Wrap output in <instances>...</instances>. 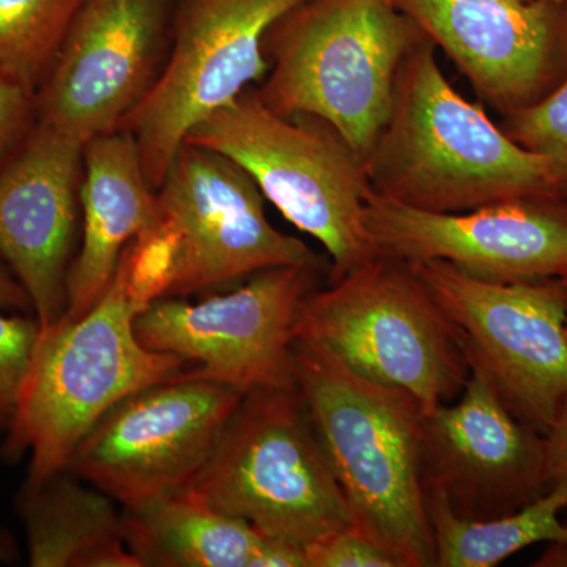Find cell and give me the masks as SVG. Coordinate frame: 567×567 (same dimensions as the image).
I'll return each instance as SVG.
<instances>
[{
    "instance_id": "1",
    "label": "cell",
    "mask_w": 567,
    "mask_h": 567,
    "mask_svg": "<svg viewBox=\"0 0 567 567\" xmlns=\"http://www.w3.org/2000/svg\"><path fill=\"white\" fill-rule=\"evenodd\" d=\"M435 50L424 35L399 71L393 106L365 162L377 196L439 213L566 197L554 163L518 145L465 100Z\"/></svg>"
},
{
    "instance_id": "2",
    "label": "cell",
    "mask_w": 567,
    "mask_h": 567,
    "mask_svg": "<svg viewBox=\"0 0 567 567\" xmlns=\"http://www.w3.org/2000/svg\"><path fill=\"white\" fill-rule=\"evenodd\" d=\"M297 386L352 514L353 527L399 567H434L423 480L420 404L354 374L316 346L293 342Z\"/></svg>"
},
{
    "instance_id": "3",
    "label": "cell",
    "mask_w": 567,
    "mask_h": 567,
    "mask_svg": "<svg viewBox=\"0 0 567 567\" xmlns=\"http://www.w3.org/2000/svg\"><path fill=\"white\" fill-rule=\"evenodd\" d=\"M144 309L132 279V245L99 303L80 320L41 330L2 457L29 456L24 484L65 472L89 431L123 399L166 382L186 361L141 344L134 320Z\"/></svg>"
},
{
    "instance_id": "4",
    "label": "cell",
    "mask_w": 567,
    "mask_h": 567,
    "mask_svg": "<svg viewBox=\"0 0 567 567\" xmlns=\"http://www.w3.org/2000/svg\"><path fill=\"white\" fill-rule=\"evenodd\" d=\"M423 37L394 0H306L265 33L257 93L276 114L328 123L365 164Z\"/></svg>"
},
{
    "instance_id": "5",
    "label": "cell",
    "mask_w": 567,
    "mask_h": 567,
    "mask_svg": "<svg viewBox=\"0 0 567 567\" xmlns=\"http://www.w3.org/2000/svg\"><path fill=\"white\" fill-rule=\"evenodd\" d=\"M244 167L287 221L330 259V281L379 256L365 224L374 189L341 134L309 115L276 114L256 87L205 117L185 137Z\"/></svg>"
},
{
    "instance_id": "6",
    "label": "cell",
    "mask_w": 567,
    "mask_h": 567,
    "mask_svg": "<svg viewBox=\"0 0 567 567\" xmlns=\"http://www.w3.org/2000/svg\"><path fill=\"white\" fill-rule=\"evenodd\" d=\"M371 382L405 391L425 413L464 390L470 364L453 323L412 265L377 256L312 290L293 327Z\"/></svg>"
},
{
    "instance_id": "7",
    "label": "cell",
    "mask_w": 567,
    "mask_h": 567,
    "mask_svg": "<svg viewBox=\"0 0 567 567\" xmlns=\"http://www.w3.org/2000/svg\"><path fill=\"white\" fill-rule=\"evenodd\" d=\"M189 488L215 509L303 550L353 527L298 388L245 394Z\"/></svg>"
},
{
    "instance_id": "8",
    "label": "cell",
    "mask_w": 567,
    "mask_h": 567,
    "mask_svg": "<svg viewBox=\"0 0 567 567\" xmlns=\"http://www.w3.org/2000/svg\"><path fill=\"white\" fill-rule=\"evenodd\" d=\"M264 199L244 167L183 142L156 189L155 230L169 251L162 298L215 292L270 268L330 271L315 249L268 221Z\"/></svg>"
},
{
    "instance_id": "9",
    "label": "cell",
    "mask_w": 567,
    "mask_h": 567,
    "mask_svg": "<svg viewBox=\"0 0 567 567\" xmlns=\"http://www.w3.org/2000/svg\"><path fill=\"white\" fill-rule=\"evenodd\" d=\"M410 265L453 323L470 368L487 377L518 420L546 435L567 402L563 279L495 282L442 260Z\"/></svg>"
},
{
    "instance_id": "10",
    "label": "cell",
    "mask_w": 567,
    "mask_h": 567,
    "mask_svg": "<svg viewBox=\"0 0 567 567\" xmlns=\"http://www.w3.org/2000/svg\"><path fill=\"white\" fill-rule=\"evenodd\" d=\"M306 0H175L173 41L158 81L118 132L136 141L153 189L197 123L262 82L268 29Z\"/></svg>"
},
{
    "instance_id": "11",
    "label": "cell",
    "mask_w": 567,
    "mask_h": 567,
    "mask_svg": "<svg viewBox=\"0 0 567 567\" xmlns=\"http://www.w3.org/2000/svg\"><path fill=\"white\" fill-rule=\"evenodd\" d=\"M244 395L178 374L137 391L93 425L66 472L126 511L182 494L212 457Z\"/></svg>"
},
{
    "instance_id": "12",
    "label": "cell",
    "mask_w": 567,
    "mask_h": 567,
    "mask_svg": "<svg viewBox=\"0 0 567 567\" xmlns=\"http://www.w3.org/2000/svg\"><path fill=\"white\" fill-rule=\"evenodd\" d=\"M322 274L309 267L270 268L234 292L199 303L162 298L142 309L134 330L148 350L196 364L178 372L186 379L212 380L244 394L292 390L298 388L295 320Z\"/></svg>"
},
{
    "instance_id": "13",
    "label": "cell",
    "mask_w": 567,
    "mask_h": 567,
    "mask_svg": "<svg viewBox=\"0 0 567 567\" xmlns=\"http://www.w3.org/2000/svg\"><path fill=\"white\" fill-rule=\"evenodd\" d=\"M174 10L175 0H85L35 93L37 121L81 145L118 132L162 74Z\"/></svg>"
},
{
    "instance_id": "14",
    "label": "cell",
    "mask_w": 567,
    "mask_h": 567,
    "mask_svg": "<svg viewBox=\"0 0 567 567\" xmlns=\"http://www.w3.org/2000/svg\"><path fill=\"white\" fill-rule=\"evenodd\" d=\"M379 256L402 262L442 260L495 282L567 275L565 197L516 199L475 210H420L372 194L365 213Z\"/></svg>"
},
{
    "instance_id": "15",
    "label": "cell",
    "mask_w": 567,
    "mask_h": 567,
    "mask_svg": "<svg viewBox=\"0 0 567 567\" xmlns=\"http://www.w3.org/2000/svg\"><path fill=\"white\" fill-rule=\"evenodd\" d=\"M425 494L464 518L516 513L550 488L546 435L518 420L487 377L470 368L464 390L423 417Z\"/></svg>"
},
{
    "instance_id": "16",
    "label": "cell",
    "mask_w": 567,
    "mask_h": 567,
    "mask_svg": "<svg viewBox=\"0 0 567 567\" xmlns=\"http://www.w3.org/2000/svg\"><path fill=\"white\" fill-rule=\"evenodd\" d=\"M82 174L84 145L39 121L0 171V256L41 330L65 315Z\"/></svg>"
},
{
    "instance_id": "17",
    "label": "cell",
    "mask_w": 567,
    "mask_h": 567,
    "mask_svg": "<svg viewBox=\"0 0 567 567\" xmlns=\"http://www.w3.org/2000/svg\"><path fill=\"white\" fill-rule=\"evenodd\" d=\"M473 87L513 114L539 100L567 33V3L546 0H394Z\"/></svg>"
},
{
    "instance_id": "18",
    "label": "cell",
    "mask_w": 567,
    "mask_h": 567,
    "mask_svg": "<svg viewBox=\"0 0 567 567\" xmlns=\"http://www.w3.org/2000/svg\"><path fill=\"white\" fill-rule=\"evenodd\" d=\"M81 215V244L70 265L62 317L71 322L99 303L126 248L158 223L156 192L128 132L103 134L84 145Z\"/></svg>"
},
{
    "instance_id": "19",
    "label": "cell",
    "mask_w": 567,
    "mask_h": 567,
    "mask_svg": "<svg viewBox=\"0 0 567 567\" xmlns=\"http://www.w3.org/2000/svg\"><path fill=\"white\" fill-rule=\"evenodd\" d=\"M123 532L141 567H306L303 548L215 509L192 488L123 509Z\"/></svg>"
},
{
    "instance_id": "20",
    "label": "cell",
    "mask_w": 567,
    "mask_h": 567,
    "mask_svg": "<svg viewBox=\"0 0 567 567\" xmlns=\"http://www.w3.org/2000/svg\"><path fill=\"white\" fill-rule=\"evenodd\" d=\"M61 472L22 484L17 509L32 567H141L126 546L114 499Z\"/></svg>"
},
{
    "instance_id": "21",
    "label": "cell",
    "mask_w": 567,
    "mask_h": 567,
    "mask_svg": "<svg viewBox=\"0 0 567 567\" xmlns=\"http://www.w3.org/2000/svg\"><path fill=\"white\" fill-rule=\"evenodd\" d=\"M435 546V566L495 567L517 551L540 543L567 539V486L555 484L535 502L506 516L464 518L425 494Z\"/></svg>"
},
{
    "instance_id": "22",
    "label": "cell",
    "mask_w": 567,
    "mask_h": 567,
    "mask_svg": "<svg viewBox=\"0 0 567 567\" xmlns=\"http://www.w3.org/2000/svg\"><path fill=\"white\" fill-rule=\"evenodd\" d=\"M85 0H0V73L33 93Z\"/></svg>"
},
{
    "instance_id": "23",
    "label": "cell",
    "mask_w": 567,
    "mask_h": 567,
    "mask_svg": "<svg viewBox=\"0 0 567 567\" xmlns=\"http://www.w3.org/2000/svg\"><path fill=\"white\" fill-rule=\"evenodd\" d=\"M40 336L35 317L0 309V434H7L17 416Z\"/></svg>"
},
{
    "instance_id": "24",
    "label": "cell",
    "mask_w": 567,
    "mask_h": 567,
    "mask_svg": "<svg viewBox=\"0 0 567 567\" xmlns=\"http://www.w3.org/2000/svg\"><path fill=\"white\" fill-rule=\"evenodd\" d=\"M507 115V136L550 159L567 183V78L550 95Z\"/></svg>"
},
{
    "instance_id": "25",
    "label": "cell",
    "mask_w": 567,
    "mask_h": 567,
    "mask_svg": "<svg viewBox=\"0 0 567 567\" xmlns=\"http://www.w3.org/2000/svg\"><path fill=\"white\" fill-rule=\"evenodd\" d=\"M306 567H399L390 554L354 527L339 529L305 548Z\"/></svg>"
},
{
    "instance_id": "26",
    "label": "cell",
    "mask_w": 567,
    "mask_h": 567,
    "mask_svg": "<svg viewBox=\"0 0 567 567\" xmlns=\"http://www.w3.org/2000/svg\"><path fill=\"white\" fill-rule=\"evenodd\" d=\"M35 123V93L0 73V171Z\"/></svg>"
},
{
    "instance_id": "27",
    "label": "cell",
    "mask_w": 567,
    "mask_h": 567,
    "mask_svg": "<svg viewBox=\"0 0 567 567\" xmlns=\"http://www.w3.org/2000/svg\"><path fill=\"white\" fill-rule=\"evenodd\" d=\"M546 445L550 486H567V402L547 431Z\"/></svg>"
},
{
    "instance_id": "28",
    "label": "cell",
    "mask_w": 567,
    "mask_h": 567,
    "mask_svg": "<svg viewBox=\"0 0 567 567\" xmlns=\"http://www.w3.org/2000/svg\"><path fill=\"white\" fill-rule=\"evenodd\" d=\"M0 309L6 311H32V303L28 293L22 289L21 284L17 281L14 276L7 274L0 267Z\"/></svg>"
},
{
    "instance_id": "29",
    "label": "cell",
    "mask_w": 567,
    "mask_h": 567,
    "mask_svg": "<svg viewBox=\"0 0 567 567\" xmlns=\"http://www.w3.org/2000/svg\"><path fill=\"white\" fill-rule=\"evenodd\" d=\"M533 567H567V539L548 543Z\"/></svg>"
},
{
    "instance_id": "30",
    "label": "cell",
    "mask_w": 567,
    "mask_h": 567,
    "mask_svg": "<svg viewBox=\"0 0 567 567\" xmlns=\"http://www.w3.org/2000/svg\"><path fill=\"white\" fill-rule=\"evenodd\" d=\"M20 558L17 540L6 529L0 528V563L11 565Z\"/></svg>"
},
{
    "instance_id": "31",
    "label": "cell",
    "mask_w": 567,
    "mask_h": 567,
    "mask_svg": "<svg viewBox=\"0 0 567 567\" xmlns=\"http://www.w3.org/2000/svg\"><path fill=\"white\" fill-rule=\"evenodd\" d=\"M546 2L567 3V0H546Z\"/></svg>"
},
{
    "instance_id": "32",
    "label": "cell",
    "mask_w": 567,
    "mask_h": 567,
    "mask_svg": "<svg viewBox=\"0 0 567 567\" xmlns=\"http://www.w3.org/2000/svg\"><path fill=\"white\" fill-rule=\"evenodd\" d=\"M561 279H563V282H565V286L567 289V275L565 276V278H561ZM566 333H567V316H566Z\"/></svg>"
}]
</instances>
